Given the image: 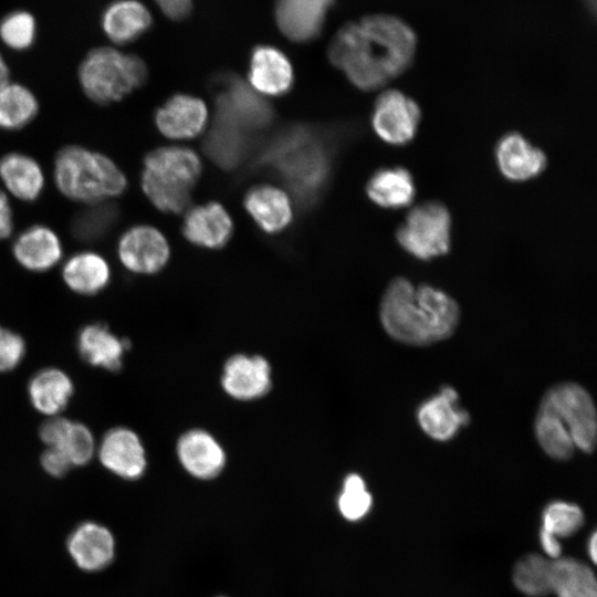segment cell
I'll return each mask as SVG.
<instances>
[{
	"instance_id": "6da1fadb",
	"label": "cell",
	"mask_w": 597,
	"mask_h": 597,
	"mask_svg": "<svg viewBox=\"0 0 597 597\" xmlns=\"http://www.w3.org/2000/svg\"><path fill=\"white\" fill-rule=\"evenodd\" d=\"M417 36L397 17L373 14L344 24L328 46L331 63L362 91L383 87L412 63Z\"/></svg>"
},
{
	"instance_id": "7a4b0ae2",
	"label": "cell",
	"mask_w": 597,
	"mask_h": 597,
	"mask_svg": "<svg viewBox=\"0 0 597 597\" xmlns=\"http://www.w3.org/2000/svg\"><path fill=\"white\" fill-rule=\"evenodd\" d=\"M336 143L325 129L290 125L263 143L253 166L275 175L306 211L323 197L332 178Z\"/></svg>"
},
{
	"instance_id": "3957f363",
	"label": "cell",
	"mask_w": 597,
	"mask_h": 597,
	"mask_svg": "<svg viewBox=\"0 0 597 597\" xmlns=\"http://www.w3.org/2000/svg\"><path fill=\"white\" fill-rule=\"evenodd\" d=\"M460 318L458 303L428 284L415 287L405 277L394 279L380 303V321L395 339L428 345L449 337Z\"/></svg>"
},
{
	"instance_id": "277c9868",
	"label": "cell",
	"mask_w": 597,
	"mask_h": 597,
	"mask_svg": "<svg viewBox=\"0 0 597 597\" xmlns=\"http://www.w3.org/2000/svg\"><path fill=\"white\" fill-rule=\"evenodd\" d=\"M52 175L62 196L84 206L111 201L128 185L126 175L109 156L75 144L57 150Z\"/></svg>"
},
{
	"instance_id": "5b68a950",
	"label": "cell",
	"mask_w": 597,
	"mask_h": 597,
	"mask_svg": "<svg viewBox=\"0 0 597 597\" xmlns=\"http://www.w3.org/2000/svg\"><path fill=\"white\" fill-rule=\"evenodd\" d=\"M200 172L201 163L193 150L179 146L158 147L144 157L142 190L158 210L179 213L188 206Z\"/></svg>"
},
{
	"instance_id": "8992f818",
	"label": "cell",
	"mask_w": 597,
	"mask_h": 597,
	"mask_svg": "<svg viewBox=\"0 0 597 597\" xmlns=\"http://www.w3.org/2000/svg\"><path fill=\"white\" fill-rule=\"evenodd\" d=\"M147 75V66L139 56L112 46L88 51L77 70L84 95L101 106L121 102L144 85Z\"/></svg>"
},
{
	"instance_id": "52a82bcc",
	"label": "cell",
	"mask_w": 597,
	"mask_h": 597,
	"mask_svg": "<svg viewBox=\"0 0 597 597\" xmlns=\"http://www.w3.org/2000/svg\"><path fill=\"white\" fill-rule=\"evenodd\" d=\"M398 244L419 260L448 253L451 245V214L439 201H427L409 210L396 231Z\"/></svg>"
},
{
	"instance_id": "ba28073f",
	"label": "cell",
	"mask_w": 597,
	"mask_h": 597,
	"mask_svg": "<svg viewBox=\"0 0 597 597\" xmlns=\"http://www.w3.org/2000/svg\"><path fill=\"white\" fill-rule=\"evenodd\" d=\"M570 436L576 448L590 453L596 447L597 418L594 401L582 386L562 383L551 387L540 404Z\"/></svg>"
},
{
	"instance_id": "9c48e42d",
	"label": "cell",
	"mask_w": 597,
	"mask_h": 597,
	"mask_svg": "<svg viewBox=\"0 0 597 597\" xmlns=\"http://www.w3.org/2000/svg\"><path fill=\"white\" fill-rule=\"evenodd\" d=\"M216 114L254 135L268 128L274 118L270 103L233 73L218 74L213 82Z\"/></svg>"
},
{
	"instance_id": "30bf717a",
	"label": "cell",
	"mask_w": 597,
	"mask_h": 597,
	"mask_svg": "<svg viewBox=\"0 0 597 597\" xmlns=\"http://www.w3.org/2000/svg\"><path fill=\"white\" fill-rule=\"evenodd\" d=\"M421 111L416 101L398 90H387L375 101L371 126L376 135L392 146L410 143L417 134Z\"/></svg>"
},
{
	"instance_id": "8fae6325",
	"label": "cell",
	"mask_w": 597,
	"mask_h": 597,
	"mask_svg": "<svg viewBox=\"0 0 597 597\" xmlns=\"http://www.w3.org/2000/svg\"><path fill=\"white\" fill-rule=\"evenodd\" d=\"M116 254L122 265L135 274H155L164 269L170 255L165 235L149 224H135L118 238Z\"/></svg>"
},
{
	"instance_id": "7c38bea8",
	"label": "cell",
	"mask_w": 597,
	"mask_h": 597,
	"mask_svg": "<svg viewBox=\"0 0 597 597\" xmlns=\"http://www.w3.org/2000/svg\"><path fill=\"white\" fill-rule=\"evenodd\" d=\"M96 453L106 470L125 480L139 479L147 467L140 438L126 427L109 429L96 447Z\"/></svg>"
},
{
	"instance_id": "4fadbf2b",
	"label": "cell",
	"mask_w": 597,
	"mask_h": 597,
	"mask_svg": "<svg viewBox=\"0 0 597 597\" xmlns=\"http://www.w3.org/2000/svg\"><path fill=\"white\" fill-rule=\"evenodd\" d=\"M11 252L21 268L35 273L56 266L64 253L60 235L42 223L31 224L22 230L14 238Z\"/></svg>"
},
{
	"instance_id": "5bb4252c",
	"label": "cell",
	"mask_w": 597,
	"mask_h": 597,
	"mask_svg": "<svg viewBox=\"0 0 597 597\" xmlns=\"http://www.w3.org/2000/svg\"><path fill=\"white\" fill-rule=\"evenodd\" d=\"M335 0H276L275 22L291 41L305 43L316 39Z\"/></svg>"
},
{
	"instance_id": "9a60e30c",
	"label": "cell",
	"mask_w": 597,
	"mask_h": 597,
	"mask_svg": "<svg viewBox=\"0 0 597 597\" xmlns=\"http://www.w3.org/2000/svg\"><path fill=\"white\" fill-rule=\"evenodd\" d=\"M39 436L46 448L63 453L72 467L87 464L96 453L93 432L82 422L64 417H51L44 421Z\"/></svg>"
},
{
	"instance_id": "2e32d148",
	"label": "cell",
	"mask_w": 597,
	"mask_h": 597,
	"mask_svg": "<svg viewBox=\"0 0 597 597\" xmlns=\"http://www.w3.org/2000/svg\"><path fill=\"white\" fill-rule=\"evenodd\" d=\"M494 155L500 172L511 181L531 180L547 166L545 153L516 132L499 139Z\"/></svg>"
},
{
	"instance_id": "e0dca14e",
	"label": "cell",
	"mask_w": 597,
	"mask_h": 597,
	"mask_svg": "<svg viewBox=\"0 0 597 597\" xmlns=\"http://www.w3.org/2000/svg\"><path fill=\"white\" fill-rule=\"evenodd\" d=\"M221 385L235 399L260 398L271 388L270 365L262 356L233 355L224 364Z\"/></svg>"
},
{
	"instance_id": "ac0fdd59",
	"label": "cell",
	"mask_w": 597,
	"mask_h": 597,
	"mask_svg": "<svg viewBox=\"0 0 597 597\" xmlns=\"http://www.w3.org/2000/svg\"><path fill=\"white\" fill-rule=\"evenodd\" d=\"M205 103L191 95L176 94L155 112L154 122L161 135L172 139L192 138L207 123Z\"/></svg>"
},
{
	"instance_id": "d6986e66",
	"label": "cell",
	"mask_w": 597,
	"mask_h": 597,
	"mask_svg": "<svg viewBox=\"0 0 597 597\" xmlns=\"http://www.w3.org/2000/svg\"><path fill=\"white\" fill-rule=\"evenodd\" d=\"M254 135L216 114L203 140L206 155L224 170L237 169L252 151Z\"/></svg>"
},
{
	"instance_id": "ffe728a7",
	"label": "cell",
	"mask_w": 597,
	"mask_h": 597,
	"mask_svg": "<svg viewBox=\"0 0 597 597\" xmlns=\"http://www.w3.org/2000/svg\"><path fill=\"white\" fill-rule=\"evenodd\" d=\"M250 86L262 94L279 96L294 83L293 67L287 56L271 45L253 49L249 65Z\"/></svg>"
},
{
	"instance_id": "44dd1931",
	"label": "cell",
	"mask_w": 597,
	"mask_h": 597,
	"mask_svg": "<svg viewBox=\"0 0 597 597\" xmlns=\"http://www.w3.org/2000/svg\"><path fill=\"white\" fill-rule=\"evenodd\" d=\"M0 180L7 193L23 202L36 201L45 187L41 164L31 155L15 150L0 157Z\"/></svg>"
},
{
	"instance_id": "7402d4cb",
	"label": "cell",
	"mask_w": 597,
	"mask_h": 597,
	"mask_svg": "<svg viewBox=\"0 0 597 597\" xmlns=\"http://www.w3.org/2000/svg\"><path fill=\"white\" fill-rule=\"evenodd\" d=\"M177 454L187 472L202 480L217 476L226 463L221 446L201 429L189 430L179 438Z\"/></svg>"
},
{
	"instance_id": "603a6c76",
	"label": "cell",
	"mask_w": 597,
	"mask_h": 597,
	"mask_svg": "<svg viewBox=\"0 0 597 597\" xmlns=\"http://www.w3.org/2000/svg\"><path fill=\"white\" fill-rule=\"evenodd\" d=\"M61 276L66 287L73 293L93 296L108 286L112 269L101 253L83 250L73 253L64 261Z\"/></svg>"
},
{
	"instance_id": "cb8c5ba5",
	"label": "cell",
	"mask_w": 597,
	"mask_h": 597,
	"mask_svg": "<svg viewBox=\"0 0 597 597\" xmlns=\"http://www.w3.org/2000/svg\"><path fill=\"white\" fill-rule=\"evenodd\" d=\"M232 232V220L218 202L193 207L182 223V234L189 242L209 249L223 247Z\"/></svg>"
},
{
	"instance_id": "d4e9b609",
	"label": "cell",
	"mask_w": 597,
	"mask_h": 597,
	"mask_svg": "<svg viewBox=\"0 0 597 597\" xmlns=\"http://www.w3.org/2000/svg\"><path fill=\"white\" fill-rule=\"evenodd\" d=\"M76 346L80 356L91 366L116 371L123 365L129 342L116 336L105 324L92 323L80 331Z\"/></svg>"
},
{
	"instance_id": "484cf974",
	"label": "cell",
	"mask_w": 597,
	"mask_h": 597,
	"mask_svg": "<svg viewBox=\"0 0 597 597\" xmlns=\"http://www.w3.org/2000/svg\"><path fill=\"white\" fill-rule=\"evenodd\" d=\"M114 547L112 533L94 522L81 524L67 540L72 558L80 568L88 572L106 567L114 557Z\"/></svg>"
},
{
	"instance_id": "4316f807",
	"label": "cell",
	"mask_w": 597,
	"mask_h": 597,
	"mask_svg": "<svg viewBox=\"0 0 597 597\" xmlns=\"http://www.w3.org/2000/svg\"><path fill=\"white\" fill-rule=\"evenodd\" d=\"M74 394L72 378L57 367H46L35 373L28 384V397L40 413L60 416Z\"/></svg>"
},
{
	"instance_id": "83f0119b",
	"label": "cell",
	"mask_w": 597,
	"mask_h": 597,
	"mask_svg": "<svg viewBox=\"0 0 597 597\" xmlns=\"http://www.w3.org/2000/svg\"><path fill=\"white\" fill-rule=\"evenodd\" d=\"M457 399V391L451 387H444L439 396L426 401L419 408V425L432 439H451L461 426L469 422V415L455 407Z\"/></svg>"
},
{
	"instance_id": "f1b7e54d",
	"label": "cell",
	"mask_w": 597,
	"mask_h": 597,
	"mask_svg": "<svg viewBox=\"0 0 597 597\" xmlns=\"http://www.w3.org/2000/svg\"><path fill=\"white\" fill-rule=\"evenodd\" d=\"M243 203L254 222L266 233L281 232L292 220L290 199L273 186L251 188L245 193Z\"/></svg>"
},
{
	"instance_id": "f546056e",
	"label": "cell",
	"mask_w": 597,
	"mask_h": 597,
	"mask_svg": "<svg viewBox=\"0 0 597 597\" xmlns=\"http://www.w3.org/2000/svg\"><path fill=\"white\" fill-rule=\"evenodd\" d=\"M366 193L378 207L400 209L410 206L416 196L411 172L400 166L376 170L367 181Z\"/></svg>"
},
{
	"instance_id": "4dcf8cb0",
	"label": "cell",
	"mask_w": 597,
	"mask_h": 597,
	"mask_svg": "<svg viewBox=\"0 0 597 597\" xmlns=\"http://www.w3.org/2000/svg\"><path fill=\"white\" fill-rule=\"evenodd\" d=\"M151 24L149 10L137 0H117L103 13L105 34L116 44H126L146 32Z\"/></svg>"
},
{
	"instance_id": "1f68e13d",
	"label": "cell",
	"mask_w": 597,
	"mask_h": 597,
	"mask_svg": "<svg viewBox=\"0 0 597 597\" xmlns=\"http://www.w3.org/2000/svg\"><path fill=\"white\" fill-rule=\"evenodd\" d=\"M39 112V100L25 85L9 81L0 86V129H23L35 119Z\"/></svg>"
},
{
	"instance_id": "d6a6232c",
	"label": "cell",
	"mask_w": 597,
	"mask_h": 597,
	"mask_svg": "<svg viewBox=\"0 0 597 597\" xmlns=\"http://www.w3.org/2000/svg\"><path fill=\"white\" fill-rule=\"evenodd\" d=\"M552 594L556 597H597V582L593 569L573 557L554 559Z\"/></svg>"
},
{
	"instance_id": "836d02e7",
	"label": "cell",
	"mask_w": 597,
	"mask_h": 597,
	"mask_svg": "<svg viewBox=\"0 0 597 597\" xmlns=\"http://www.w3.org/2000/svg\"><path fill=\"white\" fill-rule=\"evenodd\" d=\"M118 216L117 206L111 201L86 205L72 219V235L80 242L95 243L108 234Z\"/></svg>"
},
{
	"instance_id": "e575fe53",
	"label": "cell",
	"mask_w": 597,
	"mask_h": 597,
	"mask_svg": "<svg viewBox=\"0 0 597 597\" xmlns=\"http://www.w3.org/2000/svg\"><path fill=\"white\" fill-rule=\"evenodd\" d=\"M553 559L531 553L517 561L513 569V583L527 597H545L552 594Z\"/></svg>"
},
{
	"instance_id": "d590c367",
	"label": "cell",
	"mask_w": 597,
	"mask_h": 597,
	"mask_svg": "<svg viewBox=\"0 0 597 597\" xmlns=\"http://www.w3.org/2000/svg\"><path fill=\"white\" fill-rule=\"evenodd\" d=\"M535 434L542 449L553 459H569L576 449L570 436L562 428L555 417L538 407L535 418Z\"/></svg>"
},
{
	"instance_id": "8d00e7d4",
	"label": "cell",
	"mask_w": 597,
	"mask_h": 597,
	"mask_svg": "<svg viewBox=\"0 0 597 597\" xmlns=\"http://www.w3.org/2000/svg\"><path fill=\"white\" fill-rule=\"evenodd\" d=\"M584 520V513L577 504L554 501L543 510L541 528L558 538H564L578 532Z\"/></svg>"
},
{
	"instance_id": "74e56055",
	"label": "cell",
	"mask_w": 597,
	"mask_h": 597,
	"mask_svg": "<svg viewBox=\"0 0 597 597\" xmlns=\"http://www.w3.org/2000/svg\"><path fill=\"white\" fill-rule=\"evenodd\" d=\"M371 503V495L362 476L356 473L348 474L337 500L343 517L352 522L359 521L367 515Z\"/></svg>"
},
{
	"instance_id": "f35d334b",
	"label": "cell",
	"mask_w": 597,
	"mask_h": 597,
	"mask_svg": "<svg viewBox=\"0 0 597 597\" xmlns=\"http://www.w3.org/2000/svg\"><path fill=\"white\" fill-rule=\"evenodd\" d=\"M35 35V22L27 11H13L0 22V38L12 50L22 51L31 46Z\"/></svg>"
},
{
	"instance_id": "ab89813d",
	"label": "cell",
	"mask_w": 597,
	"mask_h": 597,
	"mask_svg": "<svg viewBox=\"0 0 597 597\" xmlns=\"http://www.w3.org/2000/svg\"><path fill=\"white\" fill-rule=\"evenodd\" d=\"M25 350L23 337L0 325V373L17 368L23 360Z\"/></svg>"
},
{
	"instance_id": "60d3db41",
	"label": "cell",
	"mask_w": 597,
	"mask_h": 597,
	"mask_svg": "<svg viewBox=\"0 0 597 597\" xmlns=\"http://www.w3.org/2000/svg\"><path fill=\"white\" fill-rule=\"evenodd\" d=\"M40 462L43 470L54 478L65 475L72 468L66 457L53 448H46L42 452Z\"/></svg>"
},
{
	"instance_id": "b9f144b4",
	"label": "cell",
	"mask_w": 597,
	"mask_h": 597,
	"mask_svg": "<svg viewBox=\"0 0 597 597\" xmlns=\"http://www.w3.org/2000/svg\"><path fill=\"white\" fill-rule=\"evenodd\" d=\"M14 216L9 195L0 189V241L12 235Z\"/></svg>"
},
{
	"instance_id": "7bdbcfd3",
	"label": "cell",
	"mask_w": 597,
	"mask_h": 597,
	"mask_svg": "<svg viewBox=\"0 0 597 597\" xmlns=\"http://www.w3.org/2000/svg\"><path fill=\"white\" fill-rule=\"evenodd\" d=\"M161 12L171 20H182L189 15L192 0H155Z\"/></svg>"
},
{
	"instance_id": "ee69618b",
	"label": "cell",
	"mask_w": 597,
	"mask_h": 597,
	"mask_svg": "<svg viewBox=\"0 0 597 597\" xmlns=\"http://www.w3.org/2000/svg\"><path fill=\"white\" fill-rule=\"evenodd\" d=\"M540 543L544 552V556L547 558L554 561L562 557L561 555L563 548L558 537L541 528Z\"/></svg>"
},
{
	"instance_id": "f6af8a7d",
	"label": "cell",
	"mask_w": 597,
	"mask_h": 597,
	"mask_svg": "<svg viewBox=\"0 0 597 597\" xmlns=\"http://www.w3.org/2000/svg\"><path fill=\"white\" fill-rule=\"evenodd\" d=\"M587 553L593 563L597 562V534L593 532L587 542Z\"/></svg>"
},
{
	"instance_id": "bcb514c9",
	"label": "cell",
	"mask_w": 597,
	"mask_h": 597,
	"mask_svg": "<svg viewBox=\"0 0 597 597\" xmlns=\"http://www.w3.org/2000/svg\"><path fill=\"white\" fill-rule=\"evenodd\" d=\"M10 81V70L3 56L0 53V86Z\"/></svg>"
},
{
	"instance_id": "7dc6e473",
	"label": "cell",
	"mask_w": 597,
	"mask_h": 597,
	"mask_svg": "<svg viewBox=\"0 0 597 597\" xmlns=\"http://www.w3.org/2000/svg\"><path fill=\"white\" fill-rule=\"evenodd\" d=\"M591 13L595 12L596 0H584Z\"/></svg>"
}]
</instances>
